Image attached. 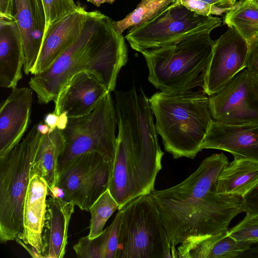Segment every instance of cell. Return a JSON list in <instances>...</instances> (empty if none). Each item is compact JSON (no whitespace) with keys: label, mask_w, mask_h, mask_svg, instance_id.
<instances>
[{"label":"cell","mask_w":258,"mask_h":258,"mask_svg":"<svg viewBox=\"0 0 258 258\" xmlns=\"http://www.w3.org/2000/svg\"><path fill=\"white\" fill-rule=\"evenodd\" d=\"M258 185V161L234 158L219 175L217 193L241 198Z\"/></svg>","instance_id":"obj_22"},{"label":"cell","mask_w":258,"mask_h":258,"mask_svg":"<svg viewBox=\"0 0 258 258\" xmlns=\"http://www.w3.org/2000/svg\"><path fill=\"white\" fill-rule=\"evenodd\" d=\"M206 94L203 91L178 94L159 92L149 99L164 149L175 159H194L202 150L213 120Z\"/></svg>","instance_id":"obj_3"},{"label":"cell","mask_w":258,"mask_h":258,"mask_svg":"<svg viewBox=\"0 0 258 258\" xmlns=\"http://www.w3.org/2000/svg\"><path fill=\"white\" fill-rule=\"evenodd\" d=\"M176 0H142L136 8L121 20L112 21L115 31L122 34L130 27L140 26L155 17Z\"/></svg>","instance_id":"obj_25"},{"label":"cell","mask_w":258,"mask_h":258,"mask_svg":"<svg viewBox=\"0 0 258 258\" xmlns=\"http://www.w3.org/2000/svg\"><path fill=\"white\" fill-rule=\"evenodd\" d=\"M46 211L42 233L44 258H62L68 243L70 221L75 204L52 196L46 201Z\"/></svg>","instance_id":"obj_19"},{"label":"cell","mask_w":258,"mask_h":258,"mask_svg":"<svg viewBox=\"0 0 258 258\" xmlns=\"http://www.w3.org/2000/svg\"><path fill=\"white\" fill-rule=\"evenodd\" d=\"M25 51L21 31L15 20L0 18V86L16 88L22 78Z\"/></svg>","instance_id":"obj_20"},{"label":"cell","mask_w":258,"mask_h":258,"mask_svg":"<svg viewBox=\"0 0 258 258\" xmlns=\"http://www.w3.org/2000/svg\"><path fill=\"white\" fill-rule=\"evenodd\" d=\"M211 32H199L175 43L141 52L149 70L148 81L168 94L202 87L215 42Z\"/></svg>","instance_id":"obj_5"},{"label":"cell","mask_w":258,"mask_h":258,"mask_svg":"<svg viewBox=\"0 0 258 258\" xmlns=\"http://www.w3.org/2000/svg\"><path fill=\"white\" fill-rule=\"evenodd\" d=\"M41 1L45 17L42 46L51 27L61 19L78 10L80 4L76 5L73 0H41Z\"/></svg>","instance_id":"obj_27"},{"label":"cell","mask_w":258,"mask_h":258,"mask_svg":"<svg viewBox=\"0 0 258 258\" xmlns=\"http://www.w3.org/2000/svg\"><path fill=\"white\" fill-rule=\"evenodd\" d=\"M118 209V205L107 189L94 203L90 209L91 220L88 237L90 239L99 236L108 219Z\"/></svg>","instance_id":"obj_26"},{"label":"cell","mask_w":258,"mask_h":258,"mask_svg":"<svg viewBox=\"0 0 258 258\" xmlns=\"http://www.w3.org/2000/svg\"><path fill=\"white\" fill-rule=\"evenodd\" d=\"M58 116L54 112L47 113L44 117V122L52 131L56 128Z\"/></svg>","instance_id":"obj_35"},{"label":"cell","mask_w":258,"mask_h":258,"mask_svg":"<svg viewBox=\"0 0 258 258\" xmlns=\"http://www.w3.org/2000/svg\"><path fill=\"white\" fill-rule=\"evenodd\" d=\"M239 258H258V243L252 244Z\"/></svg>","instance_id":"obj_37"},{"label":"cell","mask_w":258,"mask_h":258,"mask_svg":"<svg viewBox=\"0 0 258 258\" xmlns=\"http://www.w3.org/2000/svg\"><path fill=\"white\" fill-rule=\"evenodd\" d=\"M109 91L94 73L79 72L64 84L54 100L53 112L77 117L90 113Z\"/></svg>","instance_id":"obj_13"},{"label":"cell","mask_w":258,"mask_h":258,"mask_svg":"<svg viewBox=\"0 0 258 258\" xmlns=\"http://www.w3.org/2000/svg\"><path fill=\"white\" fill-rule=\"evenodd\" d=\"M228 163L223 153L213 154L181 182L151 193L172 250L186 240L228 230L233 219L244 212L241 198L215 190L217 178Z\"/></svg>","instance_id":"obj_1"},{"label":"cell","mask_w":258,"mask_h":258,"mask_svg":"<svg viewBox=\"0 0 258 258\" xmlns=\"http://www.w3.org/2000/svg\"><path fill=\"white\" fill-rule=\"evenodd\" d=\"M228 230L215 235L185 240L176 249L177 257L239 258L252 244L236 239L229 235Z\"/></svg>","instance_id":"obj_21"},{"label":"cell","mask_w":258,"mask_h":258,"mask_svg":"<svg viewBox=\"0 0 258 258\" xmlns=\"http://www.w3.org/2000/svg\"><path fill=\"white\" fill-rule=\"evenodd\" d=\"M69 117L65 114H61L58 116L56 127L59 130H63L68 121Z\"/></svg>","instance_id":"obj_38"},{"label":"cell","mask_w":258,"mask_h":258,"mask_svg":"<svg viewBox=\"0 0 258 258\" xmlns=\"http://www.w3.org/2000/svg\"><path fill=\"white\" fill-rule=\"evenodd\" d=\"M247 41L235 29L228 27L215 41L210 60L206 69L202 88L208 96L223 89L246 67Z\"/></svg>","instance_id":"obj_12"},{"label":"cell","mask_w":258,"mask_h":258,"mask_svg":"<svg viewBox=\"0 0 258 258\" xmlns=\"http://www.w3.org/2000/svg\"><path fill=\"white\" fill-rule=\"evenodd\" d=\"M118 134L108 189L118 209L134 199L151 194L162 168L164 153L159 143L131 139L119 91H114Z\"/></svg>","instance_id":"obj_4"},{"label":"cell","mask_w":258,"mask_h":258,"mask_svg":"<svg viewBox=\"0 0 258 258\" xmlns=\"http://www.w3.org/2000/svg\"><path fill=\"white\" fill-rule=\"evenodd\" d=\"M115 0H87L88 2H90L96 7H99L101 4L108 3L112 4Z\"/></svg>","instance_id":"obj_39"},{"label":"cell","mask_w":258,"mask_h":258,"mask_svg":"<svg viewBox=\"0 0 258 258\" xmlns=\"http://www.w3.org/2000/svg\"><path fill=\"white\" fill-rule=\"evenodd\" d=\"M89 12L80 5L78 10L51 27L31 74L44 72L72 45L80 34Z\"/></svg>","instance_id":"obj_16"},{"label":"cell","mask_w":258,"mask_h":258,"mask_svg":"<svg viewBox=\"0 0 258 258\" xmlns=\"http://www.w3.org/2000/svg\"><path fill=\"white\" fill-rule=\"evenodd\" d=\"M109 17L91 11L82 30L72 45L44 72L33 75L29 85L38 102L54 101L66 82L82 71L92 72L107 89L114 91L121 69L127 62V49L122 34L113 29Z\"/></svg>","instance_id":"obj_2"},{"label":"cell","mask_w":258,"mask_h":258,"mask_svg":"<svg viewBox=\"0 0 258 258\" xmlns=\"http://www.w3.org/2000/svg\"><path fill=\"white\" fill-rule=\"evenodd\" d=\"M118 210L116 258L172 257V246L151 194L139 196Z\"/></svg>","instance_id":"obj_7"},{"label":"cell","mask_w":258,"mask_h":258,"mask_svg":"<svg viewBox=\"0 0 258 258\" xmlns=\"http://www.w3.org/2000/svg\"><path fill=\"white\" fill-rule=\"evenodd\" d=\"M14 17L22 35L25 62L23 71L31 74L41 48L45 17L41 0H15Z\"/></svg>","instance_id":"obj_18"},{"label":"cell","mask_w":258,"mask_h":258,"mask_svg":"<svg viewBox=\"0 0 258 258\" xmlns=\"http://www.w3.org/2000/svg\"><path fill=\"white\" fill-rule=\"evenodd\" d=\"M246 69L258 78V33L248 42Z\"/></svg>","instance_id":"obj_32"},{"label":"cell","mask_w":258,"mask_h":258,"mask_svg":"<svg viewBox=\"0 0 258 258\" xmlns=\"http://www.w3.org/2000/svg\"><path fill=\"white\" fill-rule=\"evenodd\" d=\"M119 214L117 213L111 224L102 232L103 258H116L118 245Z\"/></svg>","instance_id":"obj_31"},{"label":"cell","mask_w":258,"mask_h":258,"mask_svg":"<svg viewBox=\"0 0 258 258\" xmlns=\"http://www.w3.org/2000/svg\"><path fill=\"white\" fill-rule=\"evenodd\" d=\"M44 134L34 124L20 143L0 156V241L16 240L22 230L23 208L30 170Z\"/></svg>","instance_id":"obj_6"},{"label":"cell","mask_w":258,"mask_h":258,"mask_svg":"<svg viewBox=\"0 0 258 258\" xmlns=\"http://www.w3.org/2000/svg\"><path fill=\"white\" fill-rule=\"evenodd\" d=\"M230 235L237 240L258 243V218L245 215L244 219L228 230Z\"/></svg>","instance_id":"obj_29"},{"label":"cell","mask_w":258,"mask_h":258,"mask_svg":"<svg viewBox=\"0 0 258 258\" xmlns=\"http://www.w3.org/2000/svg\"><path fill=\"white\" fill-rule=\"evenodd\" d=\"M113 161L97 152L82 154L58 172L55 185L62 190L67 201L89 212L108 189Z\"/></svg>","instance_id":"obj_10"},{"label":"cell","mask_w":258,"mask_h":258,"mask_svg":"<svg viewBox=\"0 0 258 258\" xmlns=\"http://www.w3.org/2000/svg\"><path fill=\"white\" fill-rule=\"evenodd\" d=\"M224 22L248 42L258 33V5L253 0H244L226 13Z\"/></svg>","instance_id":"obj_24"},{"label":"cell","mask_w":258,"mask_h":258,"mask_svg":"<svg viewBox=\"0 0 258 258\" xmlns=\"http://www.w3.org/2000/svg\"><path fill=\"white\" fill-rule=\"evenodd\" d=\"M48 189L44 178L35 174L30 177L23 208L22 230L18 237L42 255V233Z\"/></svg>","instance_id":"obj_17"},{"label":"cell","mask_w":258,"mask_h":258,"mask_svg":"<svg viewBox=\"0 0 258 258\" xmlns=\"http://www.w3.org/2000/svg\"><path fill=\"white\" fill-rule=\"evenodd\" d=\"M64 146L63 135L57 127L44 134L31 166L30 177L35 174L44 178L47 183L48 190L56 184L58 159Z\"/></svg>","instance_id":"obj_23"},{"label":"cell","mask_w":258,"mask_h":258,"mask_svg":"<svg viewBox=\"0 0 258 258\" xmlns=\"http://www.w3.org/2000/svg\"><path fill=\"white\" fill-rule=\"evenodd\" d=\"M208 98L213 120L232 124H258V78L246 69Z\"/></svg>","instance_id":"obj_11"},{"label":"cell","mask_w":258,"mask_h":258,"mask_svg":"<svg viewBox=\"0 0 258 258\" xmlns=\"http://www.w3.org/2000/svg\"><path fill=\"white\" fill-rule=\"evenodd\" d=\"M33 90L20 87L12 89L1 103L0 156L21 142L30 123Z\"/></svg>","instance_id":"obj_15"},{"label":"cell","mask_w":258,"mask_h":258,"mask_svg":"<svg viewBox=\"0 0 258 258\" xmlns=\"http://www.w3.org/2000/svg\"><path fill=\"white\" fill-rule=\"evenodd\" d=\"M254 2L258 5V0H253Z\"/></svg>","instance_id":"obj_40"},{"label":"cell","mask_w":258,"mask_h":258,"mask_svg":"<svg viewBox=\"0 0 258 258\" xmlns=\"http://www.w3.org/2000/svg\"><path fill=\"white\" fill-rule=\"evenodd\" d=\"M217 17L190 11L176 0L155 17L125 35L132 48L141 52L168 45L195 33L212 31L221 25Z\"/></svg>","instance_id":"obj_9"},{"label":"cell","mask_w":258,"mask_h":258,"mask_svg":"<svg viewBox=\"0 0 258 258\" xmlns=\"http://www.w3.org/2000/svg\"><path fill=\"white\" fill-rule=\"evenodd\" d=\"M16 240L18 243L21 245L30 254L32 257L44 258L43 256L34 247L27 245L23 242L20 238H17Z\"/></svg>","instance_id":"obj_36"},{"label":"cell","mask_w":258,"mask_h":258,"mask_svg":"<svg viewBox=\"0 0 258 258\" xmlns=\"http://www.w3.org/2000/svg\"><path fill=\"white\" fill-rule=\"evenodd\" d=\"M201 149L220 150L234 158L258 161V124H232L213 120Z\"/></svg>","instance_id":"obj_14"},{"label":"cell","mask_w":258,"mask_h":258,"mask_svg":"<svg viewBox=\"0 0 258 258\" xmlns=\"http://www.w3.org/2000/svg\"><path fill=\"white\" fill-rule=\"evenodd\" d=\"M15 0H0V18L8 20H15Z\"/></svg>","instance_id":"obj_34"},{"label":"cell","mask_w":258,"mask_h":258,"mask_svg":"<svg viewBox=\"0 0 258 258\" xmlns=\"http://www.w3.org/2000/svg\"><path fill=\"white\" fill-rule=\"evenodd\" d=\"M117 126L115 103L108 91L88 114L69 118L61 131L65 146L58 161V172L69 162L87 153L97 152L113 160L116 145Z\"/></svg>","instance_id":"obj_8"},{"label":"cell","mask_w":258,"mask_h":258,"mask_svg":"<svg viewBox=\"0 0 258 258\" xmlns=\"http://www.w3.org/2000/svg\"><path fill=\"white\" fill-rule=\"evenodd\" d=\"M244 212L246 215L258 218V185L241 198Z\"/></svg>","instance_id":"obj_33"},{"label":"cell","mask_w":258,"mask_h":258,"mask_svg":"<svg viewBox=\"0 0 258 258\" xmlns=\"http://www.w3.org/2000/svg\"><path fill=\"white\" fill-rule=\"evenodd\" d=\"M102 233L90 239L88 236L81 237L73 246L77 256L80 258H103Z\"/></svg>","instance_id":"obj_30"},{"label":"cell","mask_w":258,"mask_h":258,"mask_svg":"<svg viewBox=\"0 0 258 258\" xmlns=\"http://www.w3.org/2000/svg\"><path fill=\"white\" fill-rule=\"evenodd\" d=\"M191 11L210 16L221 15L235 6L236 0H177Z\"/></svg>","instance_id":"obj_28"}]
</instances>
